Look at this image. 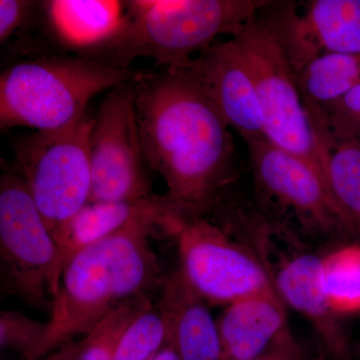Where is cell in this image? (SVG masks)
<instances>
[{
  "instance_id": "1",
  "label": "cell",
  "mask_w": 360,
  "mask_h": 360,
  "mask_svg": "<svg viewBox=\"0 0 360 360\" xmlns=\"http://www.w3.org/2000/svg\"><path fill=\"white\" fill-rule=\"evenodd\" d=\"M134 85L149 168L184 219L207 217L236 176L229 123L187 70H141Z\"/></svg>"
},
{
  "instance_id": "2",
  "label": "cell",
  "mask_w": 360,
  "mask_h": 360,
  "mask_svg": "<svg viewBox=\"0 0 360 360\" xmlns=\"http://www.w3.org/2000/svg\"><path fill=\"white\" fill-rule=\"evenodd\" d=\"M150 232L130 229L82 248L66 262L49 319L44 356L86 335L123 302L158 295L165 274Z\"/></svg>"
},
{
  "instance_id": "3",
  "label": "cell",
  "mask_w": 360,
  "mask_h": 360,
  "mask_svg": "<svg viewBox=\"0 0 360 360\" xmlns=\"http://www.w3.org/2000/svg\"><path fill=\"white\" fill-rule=\"evenodd\" d=\"M127 20L110 44L89 58L130 68L137 58L153 59L163 70H184L195 52L219 35L231 37L271 2L264 0H132Z\"/></svg>"
},
{
  "instance_id": "4",
  "label": "cell",
  "mask_w": 360,
  "mask_h": 360,
  "mask_svg": "<svg viewBox=\"0 0 360 360\" xmlns=\"http://www.w3.org/2000/svg\"><path fill=\"white\" fill-rule=\"evenodd\" d=\"M139 72L77 54L14 61L0 75V127L2 131L65 129L87 115L92 98L134 79Z\"/></svg>"
},
{
  "instance_id": "5",
  "label": "cell",
  "mask_w": 360,
  "mask_h": 360,
  "mask_svg": "<svg viewBox=\"0 0 360 360\" xmlns=\"http://www.w3.org/2000/svg\"><path fill=\"white\" fill-rule=\"evenodd\" d=\"M231 37L238 44L255 82L265 139L307 161L326 179L329 149L310 120L295 71L276 33L257 15Z\"/></svg>"
},
{
  "instance_id": "6",
  "label": "cell",
  "mask_w": 360,
  "mask_h": 360,
  "mask_svg": "<svg viewBox=\"0 0 360 360\" xmlns=\"http://www.w3.org/2000/svg\"><path fill=\"white\" fill-rule=\"evenodd\" d=\"M65 262L25 182L15 170L0 179V281L2 292L49 312Z\"/></svg>"
},
{
  "instance_id": "7",
  "label": "cell",
  "mask_w": 360,
  "mask_h": 360,
  "mask_svg": "<svg viewBox=\"0 0 360 360\" xmlns=\"http://www.w3.org/2000/svg\"><path fill=\"white\" fill-rule=\"evenodd\" d=\"M94 116L52 131L15 137V172L22 177L33 201L56 243L70 220L89 203L91 172L89 137Z\"/></svg>"
},
{
  "instance_id": "8",
  "label": "cell",
  "mask_w": 360,
  "mask_h": 360,
  "mask_svg": "<svg viewBox=\"0 0 360 360\" xmlns=\"http://www.w3.org/2000/svg\"><path fill=\"white\" fill-rule=\"evenodd\" d=\"M253 251L264 264L284 304L309 319L333 360H352V348L324 290V255L303 245L290 229L264 220L245 224Z\"/></svg>"
},
{
  "instance_id": "9",
  "label": "cell",
  "mask_w": 360,
  "mask_h": 360,
  "mask_svg": "<svg viewBox=\"0 0 360 360\" xmlns=\"http://www.w3.org/2000/svg\"><path fill=\"white\" fill-rule=\"evenodd\" d=\"M134 80L110 90L94 115L89 137V202L139 200L155 194L137 123Z\"/></svg>"
},
{
  "instance_id": "10",
  "label": "cell",
  "mask_w": 360,
  "mask_h": 360,
  "mask_svg": "<svg viewBox=\"0 0 360 360\" xmlns=\"http://www.w3.org/2000/svg\"><path fill=\"white\" fill-rule=\"evenodd\" d=\"M175 239L180 271L208 304L227 307L274 290L255 251L212 219H186Z\"/></svg>"
},
{
  "instance_id": "11",
  "label": "cell",
  "mask_w": 360,
  "mask_h": 360,
  "mask_svg": "<svg viewBox=\"0 0 360 360\" xmlns=\"http://www.w3.org/2000/svg\"><path fill=\"white\" fill-rule=\"evenodd\" d=\"M258 186L303 224L321 231L343 229L326 179L302 158L274 146L265 137L245 141Z\"/></svg>"
},
{
  "instance_id": "12",
  "label": "cell",
  "mask_w": 360,
  "mask_h": 360,
  "mask_svg": "<svg viewBox=\"0 0 360 360\" xmlns=\"http://www.w3.org/2000/svg\"><path fill=\"white\" fill-rule=\"evenodd\" d=\"M274 13L264 20L295 75L321 54H360V0H312L302 15L293 7Z\"/></svg>"
},
{
  "instance_id": "13",
  "label": "cell",
  "mask_w": 360,
  "mask_h": 360,
  "mask_svg": "<svg viewBox=\"0 0 360 360\" xmlns=\"http://www.w3.org/2000/svg\"><path fill=\"white\" fill-rule=\"evenodd\" d=\"M184 70L243 141L264 137L257 89L236 40L210 45Z\"/></svg>"
},
{
  "instance_id": "14",
  "label": "cell",
  "mask_w": 360,
  "mask_h": 360,
  "mask_svg": "<svg viewBox=\"0 0 360 360\" xmlns=\"http://www.w3.org/2000/svg\"><path fill=\"white\" fill-rule=\"evenodd\" d=\"M186 219L167 196L89 202L70 220L58 245L63 262L87 245L130 229H146L155 238H176Z\"/></svg>"
},
{
  "instance_id": "15",
  "label": "cell",
  "mask_w": 360,
  "mask_h": 360,
  "mask_svg": "<svg viewBox=\"0 0 360 360\" xmlns=\"http://www.w3.org/2000/svg\"><path fill=\"white\" fill-rule=\"evenodd\" d=\"M156 303L180 360H222L217 322L179 269L165 274Z\"/></svg>"
},
{
  "instance_id": "16",
  "label": "cell",
  "mask_w": 360,
  "mask_h": 360,
  "mask_svg": "<svg viewBox=\"0 0 360 360\" xmlns=\"http://www.w3.org/2000/svg\"><path fill=\"white\" fill-rule=\"evenodd\" d=\"M40 9L52 39L86 58L110 44L127 20L124 1L115 0H49Z\"/></svg>"
},
{
  "instance_id": "17",
  "label": "cell",
  "mask_w": 360,
  "mask_h": 360,
  "mask_svg": "<svg viewBox=\"0 0 360 360\" xmlns=\"http://www.w3.org/2000/svg\"><path fill=\"white\" fill-rule=\"evenodd\" d=\"M222 360H251L288 330L285 304L276 290L227 305L217 321Z\"/></svg>"
},
{
  "instance_id": "18",
  "label": "cell",
  "mask_w": 360,
  "mask_h": 360,
  "mask_svg": "<svg viewBox=\"0 0 360 360\" xmlns=\"http://www.w3.org/2000/svg\"><path fill=\"white\" fill-rule=\"evenodd\" d=\"M295 77L310 117L360 84V54H321Z\"/></svg>"
},
{
  "instance_id": "19",
  "label": "cell",
  "mask_w": 360,
  "mask_h": 360,
  "mask_svg": "<svg viewBox=\"0 0 360 360\" xmlns=\"http://www.w3.org/2000/svg\"><path fill=\"white\" fill-rule=\"evenodd\" d=\"M329 193L343 229L360 240V142L349 139L331 146L326 163Z\"/></svg>"
},
{
  "instance_id": "20",
  "label": "cell",
  "mask_w": 360,
  "mask_h": 360,
  "mask_svg": "<svg viewBox=\"0 0 360 360\" xmlns=\"http://www.w3.org/2000/svg\"><path fill=\"white\" fill-rule=\"evenodd\" d=\"M324 290L335 314L360 309V248L324 255Z\"/></svg>"
},
{
  "instance_id": "21",
  "label": "cell",
  "mask_w": 360,
  "mask_h": 360,
  "mask_svg": "<svg viewBox=\"0 0 360 360\" xmlns=\"http://www.w3.org/2000/svg\"><path fill=\"white\" fill-rule=\"evenodd\" d=\"M168 343V331L156 300L148 303L125 329L115 360H153Z\"/></svg>"
},
{
  "instance_id": "22",
  "label": "cell",
  "mask_w": 360,
  "mask_h": 360,
  "mask_svg": "<svg viewBox=\"0 0 360 360\" xmlns=\"http://www.w3.org/2000/svg\"><path fill=\"white\" fill-rule=\"evenodd\" d=\"M153 300V296L135 298L123 302L106 315L78 342L77 360H115L116 348L125 329Z\"/></svg>"
},
{
  "instance_id": "23",
  "label": "cell",
  "mask_w": 360,
  "mask_h": 360,
  "mask_svg": "<svg viewBox=\"0 0 360 360\" xmlns=\"http://www.w3.org/2000/svg\"><path fill=\"white\" fill-rule=\"evenodd\" d=\"M310 120L329 149L336 142L359 139L360 84L316 111Z\"/></svg>"
},
{
  "instance_id": "24",
  "label": "cell",
  "mask_w": 360,
  "mask_h": 360,
  "mask_svg": "<svg viewBox=\"0 0 360 360\" xmlns=\"http://www.w3.org/2000/svg\"><path fill=\"white\" fill-rule=\"evenodd\" d=\"M49 321L30 319L18 310L0 312V347L18 352L25 360L44 357Z\"/></svg>"
},
{
  "instance_id": "25",
  "label": "cell",
  "mask_w": 360,
  "mask_h": 360,
  "mask_svg": "<svg viewBox=\"0 0 360 360\" xmlns=\"http://www.w3.org/2000/svg\"><path fill=\"white\" fill-rule=\"evenodd\" d=\"M39 2L27 0H0V42L13 39L30 25Z\"/></svg>"
},
{
  "instance_id": "26",
  "label": "cell",
  "mask_w": 360,
  "mask_h": 360,
  "mask_svg": "<svg viewBox=\"0 0 360 360\" xmlns=\"http://www.w3.org/2000/svg\"><path fill=\"white\" fill-rule=\"evenodd\" d=\"M251 360L309 359L305 356L302 347L291 335L290 328H288L265 352Z\"/></svg>"
},
{
  "instance_id": "27",
  "label": "cell",
  "mask_w": 360,
  "mask_h": 360,
  "mask_svg": "<svg viewBox=\"0 0 360 360\" xmlns=\"http://www.w3.org/2000/svg\"><path fill=\"white\" fill-rule=\"evenodd\" d=\"M78 354V342L70 341L63 347L54 350L49 357L42 360H77Z\"/></svg>"
},
{
  "instance_id": "28",
  "label": "cell",
  "mask_w": 360,
  "mask_h": 360,
  "mask_svg": "<svg viewBox=\"0 0 360 360\" xmlns=\"http://www.w3.org/2000/svg\"><path fill=\"white\" fill-rule=\"evenodd\" d=\"M153 360H180L179 355H177L176 352L174 347L170 345L169 342L167 343V347L163 348L162 350L156 355L155 359Z\"/></svg>"
},
{
  "instance_id": "29",
  "label": "cell",
  "mask_w": 360,
  "mask_h": 360,
  "mask_svg": "<svg viewBox=\"0 0 360 360\" xmlns=\"http://www.w3.org/2000/svg\"><path fill=\"white\" fill-rule=\"evenodd\" d=\"M359 142H360V137H359Z\"/></svg>"
}]
</instances>
